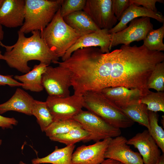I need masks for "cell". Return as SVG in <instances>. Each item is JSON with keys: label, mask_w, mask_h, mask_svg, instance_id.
<instances>
[{"label": "cell", "mask_w": 164, "mask_h": 164, "mask_svg": "<svg viewBox=\"0 0 164 164\" xmlns=\"http://www.w3.org/2000/svg\"><path fill=\"white\" fill-rule=\"evenodd\" d=\"M164 60L162 52L150 51L144 45H123L120 49L104 53L103 87L135 89L145 95L150 91L147 84L151 73L156 64Z\"/></svg>", "instance_id": "obj_1"}, {"label": "cell", "mask_w": 164, "mask_h": 164, "mask_svg": "<svg viewBox=\"0 0 164 164\" xmlns=\"http://www.w3.org/2000/svg\"><path fill=\"white\" fill-rule=\"evenodd\" d=\"M32 35L26 37L25 34L18 31L16 43L11 46L6 45L2 42L0 45L6 50L2 58L11 68L23 73L29 72L31 68L28 62L37 60L48 66L51 63H57L59 58L45 44L40 35V31H34Z\"/></svg>", "instance_id": "obj_2"}, {"label": "cell", "mask_w": 164, "mask_h": 164, "mask_svg": "<svg viewBox=\"0 0 164 164\" xmlns=\"http://www.w3.org/2000/svg\"><path fill=\"white\" fill-rule=\"evenodd\" d=\"M83 97V107L112 126L120 129L126 128L134 124L121 108L107 98L101 91H87Z\"/></svg>", "instance_id": "obj_3"}, {"label": "cell", "mask_w": 164, "mask_h": 164, "mask_svg": "<svg viewBox=\"0 0 164 164\" xmlns=\"http://www.w3.org/2000/svg\"><path fill=\"white\" fill-rule=\"evenodd\" d=\"M60 9L51 22L40 32L45 44L59 58H62L82 36L65 23L61 16Z\"/></svg>", "instance_id": "obj_4"}, {"label": "cell", "mask_w": 164, "mask_h": 164, "mask_svg": "<svg viewBox=\"0 0 164 164\" xmlns=\"http://www.w3.org/2000/svg\"><path fill=\"white\" fill-rule=\"evenodd\" d=\"M63 0H25L23 24L19 31L24 34L40 32L51 22Z\"/></svg>", "instance_id": "obj_5"}, {"label": "cell", "mask_w": 164, "mask_h": 164, "mask_svg": "<svg viewBox=\"0 0 164 164\" xmlns=\"http://www.w3.org/2000/svg\"><path fill=\"white\" fill-rule=\"evenodd\" d=\"M73 118L90 134L87 142H96L121 135L120 129L111 125L94 113L82 110Z\"/></svg>", "instance_id": "obj_6"}, {"label": "cell", "mask_w": 164, "mask_h": 164, "mask_svg": "<svg viewBox=\"0 0 164 164\" xmlns=\"http://www.w3.org/2000/svg\"><path fill=\"white\" fill-rule=\"evenodd\" d=\"M43 86L49 95L61 97L70 96V74L65 68L48 66L42 75Z\"/></svg>", "instance_id": "obj_7"}, {"label": "cell", "mask_w": 164, "mask_h": 164, "mask_svg": "<svg viewBox=\"0 0 164 164\" xmlns=\"http://www.w3.org/2000/svg\"><path fill=\"white\" fill-rule=\"evenodd\" d=\"M153 27L149 17H141L132 20L124 29L111 34L110 50L120 44L129 45L134 41L143 40L148 33L153 29Z\"/></svg>", "instance_id": "obj_8"}, {"label": "cell", "mask_w": 164, "mask_h": 164, "mask_svg": "<svg viewBox=\"0 0 164 164\" xmlns=\"http://www.w3.org/2000/svg\"><path fill=\"white\" fill-rule=\"evenodd\" d=\"M45 101L54 120L73 118L83 107V96L75 94L65 97L49 95Z\"/></svg>", "instance_id": "obj_9"}, {"label": "cell", "mask_w": 164, "mask_h": 164, "mask_svg": "<svg viewBox=\"0 0 164 164\" xmlns=\"http://www.w3.org/2000/svg\"><path fill=\"white\" fill-rule=\"evenodd\" d=\"M112 0H87L83 9L100 29H112L118 20L113 13Z\"/></svg>", "instance_id": "obj_10"}, {"label": "cell", "mask_w": 164, "mask_h": 164, "mask_svg": "<svg viewBox=\"0 0 164 164\" xmlns=\"http://www.w3.org/2000/svg\"><path fill=\"white\" fill-rule=\"evenodd\" d=\"M125 137L119 135L111 138L105 152V158L113 159L123 164H144L139 153L127 144Z\"/></svg>", "instance_id": "obj_11"}, {"label": "cell", "mask_w": 164, "mask_h": 164, "mask_svg": "<svg viewBox=\"0 0 164 164\" xmlns=\"http://www.w3.org/2000/svg\"><path fill=\"white\" fill-rule=\"evenodd\" d=\"M112 138L78 147L73 153L72 164H100L105 159V153Z\"/></svg>", "instance_id": "obj_12"}, {"label": "cell", "mask_w": 164, "mask_h": 164, "mask_svg": "<svg viewBox=\"0 0 164 164\" xmlns=\"http://www.w3.org/2000/svg\"><path fill=\"white\" fill-rule=\"evenodd\" d=\"M127 144L137 149L144 164H156L161 155V150L148 130L136 134L127 140Z\"/></svg>", "instance_id": "obj_13"}, {"label": "cell", "mask_w": 164, "mask_h": 164, "mask_svg": "<svg viewBox=\"0 0 164 164\" xmlns=\"http://www.w3.org/2000/svg\"><path fill=\"white\" fill-rule=\"evenodd\" d=\"M111 34L108 30L99 29L92 33L80 36L61 58L62 61L69 58L75 51L80 48L98 46L103 53L110 52Z\"/></svg>", "instance_id": "obj_14"}, {"label": "cell", "mask_w": 164, "mask_h": 164, "mask_svg": "<svg viewBox=\"0 0 164 164\" xmlns=\"http://www.w3.org/2000/svg\"><path fill=\"white\" fill-rule=\"evenodd\" d=\"M25 0H3L0 8V24L9 28L21 27L25 16Z\"/></svg>", "instance_id": "obj_15"}, {"label": "cell", "mask_w": 164, "mask_h": 164, "mask_svg": "<svg viewBox=\"0 0 164 164\" xmlns=\"http://www.w3.org/2000/svg\"><path fill=\"white\" fill-rule=\"evenodd\" d=\"M100 91L107 98L121 108L139 100L142 96L141 92L138 89L122 86L107 87Z\"/></svg>", "instance_id": "obj_16"}, {"label": "cell", "mask_w": 164, "mask_h": 164, "mask_svg": "<svg viewBox=\"0 0 164 164\" xmlns=\"http://www.w3.org/2000/svg\"><path fill=\"white\" fill-rule=\"evenodd\" d=\"M35 100L24 90L17 88L9 100L0 104V114L12 111L32 115V111Z\"/></svg>", "instance_id": "obj_17"}, {"label": "cell", "mask_w": 164, "mask_h": 164, "mask_svg": "<svg viewBox=\"0 0 164 164\" xmlns=\"http://www.w3.org/2000/svg\"><path fill=\"white\" fill-rule=\"evenodd\" d=\"M140 17L152 18L161 23H163L164 22L163 16L161 14L131 3L123 14L118 23L108 30V32L113 34L123 30L128 26L127 24L129 22Z\"/></svg>", "instance_id": "obj_18"}, {"label": "cell", "mask_w": 164, "mask_h": 164, "mask_svg": "<svg viewBox=\"0 0 164 164\" xmlns=\"http://www.w3.org/2000/svg\"><path fill=\"white\" fill-rule=\"evenodd\" d=\"M48 66L40 63L35 65L29 72L23 75H15L14 78L23 84L22 87L23 89L32 92H40L44 89L42 82V76Z\"/></svg>", "instance_id": "obj_19"}, {"label": "cell", "mask_w": 164, "mask_h": 164, "mask_svg": "<svg viewBox=\"0 0 164 164\" xmlns=\"http://www.w3.org/2000/svg\"><path fill=\"white\" fill-rule=\"evenodd\" d=\"M63 18L67 25L82 36L100 29L83 10L73 12Z\"/></svg>", "instance_id": "obj_20"}, {"label": "cell", "mask_w": 164, "mask_h": 164, "mask_svg": "<svg viewBox=\"0 0 164 164\" xmlns=\"http://www.w3.org/2000/svg\"><path fill=\"white\" fill-rule=\"evenodd\" d=\"M75 145L66 146L59 148L56 146L51 153L43 158H34L31 161L32 164L50 163L53 164H72V157Z\"/></svg>", "instance_id": "obj_21"}, {"label": "cell", "mask_w": 164, "mask_h": 164, "mask_svg": "<svg viewBox=\"0 0 164 164\" xmlns=\"http://www.w3.org/2000/svg\"><path fill=\"white\" fill-rule=\"evenodd\" d=\"M125 114L133 122H137L149 129L148 113L146 105L140 100L121 108Z\"/></svg>", "instance_id": "obj_22"}, {"label": "cell", "mask_w": 164, "mask_h": 164, "mask_svg": "<svg viewBox=\"0 0 164 164\" xmlns=\"http://www.w3.org/2000/svg\"><path fill=\"white\" fill-rule=\"evenodd\" d=\"M89 133L82 126L75 128L69 132L49 138L50 140L66 145L67 146L75 144L80 141L87 142Z\"/></svg>", "instance_id": "obj_23"}, {"label": "cell", "mask_w": 164, "mask_h": 164, "mask_svg": "<svg viewBox=\"0 0 164 164\" xmlns=\"http://www.w3.org/2000/svg\"><path fill=\"white\" fill-rule=\"evenodd\" d=\"M32 113L36 118L42 132H44L54 120L46 101L35 100Z\"/></svg>", "instance_id": "obj_24"}, {"label": "cell", "mask_w": 164, "mask_h": 164, "mask_svg": "<svg viewBox=\"0 0 164 164\" xmlns=\"http://www.w3.org/2000/svg\"><path fill=\"white\" fill-rule=\"evenodd\" d=\"M80 125L73 118L55 120L44 132L49 138L66 133Z\"/></svg>", "instance_id": "obj_25"}, {"label": "cell", "mask_w": 164, "mask_h": 164, "mask_svg": "<svg viewBox=\"0 0 164 164\" xmlns=\"http://www.w3.org/2000/svg\"><path fill=\"white\" fill-rule=\"evenodd\" d=\"M159 115L157 112L149 111V129L148 130L163 153H164V131L158 124Z\"/></svg>", "instance_id": "obj_26"}, {"label": "cell", "mask_w": 164, "mask_h": 164, "mask_svg": "<svg viewBox=\"0 0 164 164\" xmlns=\"http://www.w3.org/2000/svg\"><path fill=\"white\" fill-rule=\"evenodd\" d=\"M164 37V24L159 28L150 30L143 40V44L149 50L162 52L164 50L163 39Z\"/></svg>", "instance_id": "obj_27"}, {"label": "cell", "mask_w": 164, "mask_h": 164, "mask_svg": "<svg viewBox=\"0 0 164 164\" xmlns=\"http://www.w3.org/2000/svg\"><path fill=\"white\" fill-rule=\"evenodd\" d=\"M141 103L147 106L149 111L154 112H164V92H154L150 91L140 99Z\"/></svg>", "instance_id": "obj_28"}, {"label": "cell", "mask_w": 164, "mask_h": 164, "mask_svg": "<svg viewBox=\"0 0 164 164\" xmlns=\"http://www.w3.org/2000/svg\"><path fill=\"white\" fill-rule=\"evenodd\" d=\"M148 88L157 92L164 91V62L156 64L148 81Z\"/></svg>", "instance_id": "obj_29"}, {"label": "cell", "mask_w": 164, "mask_h": 164, "mask_svg": "<svg viewBox=\"0 0 164 164\" xmlns=\"http://www.w3.org/2000/svg\"><path fill=\"white\" fill-rule=\"evenodd\" d=\"M86 0H64L60 9L61 16L64 17L73 12L83 10Z\"/></svg>", "instance_id": "obj_30"}, {"label": "cell", "mask_w": 164, "mask_h": 164, "mask_svg": "<svg viewBox=\"0 0 164 164\" xmlns=\"http://www.w3.org/2000/svg\"><path fill=\"white\" fill-rule=\"evenodd\" d=\"M112 7L114 14L119 21L123 14L131 4L130 0H112Z\"/></svg>", "instance_id": "obj_31"}, {"label": "cell", "mask_w": 164, "mask_h": 164, "mask_svg": "<svg viewBox=\"0 0 164 164\" xmlns=\"http://www.w3.org/2000/svg\"><path fill=\"white\" fill-rule=\"evenodd\" d=\"M131 3L138 6H142L143 7L155 13H158L156 7L157 2L163 3L162 0H130Z\"/></svg>", "instance_id": "obj_32"}, {"label": "cell", "mask_w": 164, "mask_h": 164, "mask_svg": "<svg viewBox=\"0 0 164 164\" xmlns=\"http://www.w3.org/2000/svg\"><path fill=\"white\" fill-rule=\"evenodd\" d=\"M8 85L10 87H22L23 84L12 78V75L0 74V86Z\"/></svg>", "instance_id": "obj_33"}, {"label": "cell", "mask_w": 164, "mask_h": 164, "mask_svg": "<svg viewBox=\"0 0 164 164\" xmlns=\"http://www.w3.org/2000/svg\"><path fill=\"white\" fill-rule=\"evenodd\" d=\"M18 123V121L14 118L6 117L0 114V127L3 129H12Z\"/></svg>", "instance_id": "obj_34"}, {"label": "cell", "mask_w": 164, "mask_h": 164, "mask_svg": "<svg viewBox=\"0 0 164 164\" xmlns=\"http://www.w3.org/2000/svg\"><path fill=\"white\" fill-rule=\"evenodd\" d=\"M100 164H123L116 160L110 158L104 159Z\"/></svg>", "instance_id": "obj_35"}, {"label": "cell", "mask_w": 164, "mask_h": 164, "mask_svg": "<svg viewBox=\"0 0 164 164\" xmlns=\"http://www.w3.org/2000/svg\"><path fill=\"white\" fill-rule=\"evenodd\" d=\"M4 36V32L2 26L0 24V43L3 39Z\"/></svg>", "instance_id": "obj_36"}, {"label": "cell", "mask_w": 164, "mask_h": 164, "mask_svg": "<svg viewBox=\"0 0 164 164\" xmlns=\"http://www.w3.org/2000/svg\"><path fill=\"white\" fill-rule=\"evenodd\" d=\"M156 164H164V153L161 155L159 159Z\"/></svg>", "instance_id": "obj_37"}, {"label": "cell", "mask_w": 164, "mask_h": 164, "mask_svg": "<svg viewBox=\"0 0 164 164\" xmlns=\"http://www.w3.org/2000/svg\"><path fill=\"white\" fill-rule=\"evenodd\" d=\"M2 52L0 50V60H2Z\"/></svg>", "instance_id": "obj_38"}, {"label": "cell", "mask_w": 164, "mask_h": 164, "mask_svg": "<svg viewBox=\"0 0 164 164\" xmlns=\"http://www.w3.org/2000/svg\"><path fill=\"white\" fill-rule=\"evenodd\" d=\"M19 164H27L24 163V162H23L22 161H20V162H19Z\"/></svg>", "instance_id": "obj_39"}, {"label": "cell", "mask_w": 164, "mask_h": 164, "mask_svg": "<svg viewBox=\"0 0 164 164\" xmlns=\"http://www.w3.org/2000/svg\"><path fill=\"white\" fill-rule=\"evenodd\" d=\"M3 2V0H0V8L2 5Z\"/></svg>", "instance_id": "obj_40"}, {"label": "cell", "mask_w": 164, "mask_h": 164, "mask_svg": "<svg viewBox=\"0 0 164 164\" xmlns=\"http://www.w3.org/2000/svg\"><path fill=\"white\" fill-rule=\"evenodd\" d=\"M2 140L0 139V146L2 144Z\"/></svg>", "instance_id": "obj_41"}]
</instances>
